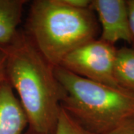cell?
I'll use <instances>...</instances> for the list:
<instances>
[{"label": "cell", "instance_id": "cell-9", "mask_svg": "<svg viewBox=\"0 0 134 134\" xmlns=\"http://www.w3.org/2000/svg\"><path fill=\"white\" fill-rule=\"evenodd\" d=\"M54 134H90L61 107Z\"/></svg>", "mask_w": 134, "mask_h": 134}, {"label": "cell", "instance_id": "cell-8", "mask_svg": "<svg viewBox=\"0 0 134 134\" xmlns=\"http://www.w3.org/2000/svg\"><path fill=\"white\" fill-rule=\"evenodd\" d=\"M114 75L120 88L134 94V48L117 49Z\"/></svg>", "mask_w": 134, "mask_h": 134}, {"label": "cell", "instance_id": "cell-12", "mask_svg": "<svg viewBox=\"0 0 134 134\" xmlns=\"http://www.w3.org/2000/svg\"><path fill=\"white\" fill-rule=\"evenodd\" d=\"M127 10H128V16H129L130 29L132 36V45L134 48V0H126Z\"/></svg>", "mask_w": 134, "mask_h": 134}, {"label": "cell", "instance_id": "cell-3", "mask_svg": "<svg viewBox=\"0 0 134 134\" xmlns=\"http://www.w3.org/2000/svg\"><path fill=\"white\" fill-rule=\"evenodd\" d=\"M54 74L64 90L61 107L90 134H104L134 116V94L77 75L60 66Z\"/></svg>", "mask_w": 134, "mask_h": 134}, {"label": "cell", "instance_id": "cell-4", "mask_svg": "<svg viewBox=\"0 0 134 134\" xmlns=\"http://www.w3.org/2000/svg\"><path fill=\"white\" fill-rule=\"evenodd\" d=\"M117 49L114 45L96 39L69 53L60 66L90 81L120 88L114 75Z\"/></svg>", "mask_w": 134, "mask_h": 134}, {"label": "cell", "instance_id": "cell-7", "mask_svg": "<svg viewBox=\"0 0 134 134\" xmlns=\"http://www.w3.org/2000/svg\"><path fill=\"white\" fill-rule=\"evenodd\" d=\"M26 0H0V46L10 43L19 29Z\"/></svg>", "mask_w": 134, "mask_h": 134}, {"label": "cell", "instance_id": "cell-2", "mask_svg": "<svg viewBox=\"0 0 134 134\" xmlns=\"http://www.w3.org/2000/svg\"><path fill=\"white\" fill-rule=\"evenodd\" d=\"M24 31L55 67L72 51L98 39L100 29L91 8H72L60 0H35L30 5Z\"/></svg>", "mask_w": 134, "mask_h": 134}, {"label": "cell", "instance_id": "cell-1", "mask_svg": "<svg viewBox=\"0 0 134 134\" xmlns=\"http://www.w3.org/2000/svg\"><path fill=\"white\" fill-rule=\"evenodd\" d=\"M0 48L5 56L7 80L28 117L29 132L54 134L64 96L54 66L24 30L19 29L14 40Z\"/></svg>", "mask_w": 134, "mask_h": 134}, {"label": "cell", "instance_id": "cell-5", "mask_svg": "<svg viewBox=\"0 0 134 134\" xmlns=\"http://www.w3.org/2000/svg\"><path fill=\"white\" fill-rule=\"evenodd\" d=\"M90 8L100 25V40L114 46L119 41L132 44L126 0H92Z\"/></svg>", "mask_w": 134, "mask_h": 134}, {"label": "cell", "instance_id": "cell-14", "mask_svg": "<svg viewBox=\"0 0 134 134\" xmlns=\"http://www.w3.org/2000/svg\"><path fill=\"white\" fill-rule=\"evenodd\" d=\"M27 134H43V133H31V132H29Z\"/></svg>", "mask_w": 134, "mask_h": 134}, {"label": "cell", "instance_id": "cell-13", "mask_svg": "<svg viewBox=\"0 0 134 134\" xmlns=\"http://www.w3.org/2000/svg\"><path fill=\"white\" fill-rule=\"evenodd\" d=\"M7 80L5 72V56L2 50L0 48V83Z\"/></svg>", "mask_w": 134, "mask_h": 134}, {"label": "cell", "instance_id": "cell-11", "mask_svg": "<svg viewBox=\"0 0 134 134\" xmlns=\"http://www.w3.org/2000/svg\"><path fill=\"white\" fill-rule=\"evenodd\" d=\"M63 5L72 8L87 9L91 8L92 0H60Z\"/></svg>", "mask_w": 134, "mask_h": 134}, {"label": "cell", "instance_id": "cell-10", "mask_svg": "<svg viewBox=\"0 0 134 134\" xmlns=\"http://www.w3.org/2000/svg\"><path fill=\"white\" fill-rule=\"evenodd\" d=\"M104 134H134V116L125 120L114 129Z\"/></svg>", "mask_w": 134, "mask_h": 134}, {"label": "cell", "instance_id": "cell-6", "mask_svg": "<svg viewBox=\"0 0 134 134\" xmlns=\"http://www.w3.org/2000/svg\"><path fill=\"white\" fill-rule=\"evenodd\" d=\"M29 120L8 80L0 83V134H23Z\"/></svg>", "mask_w": 134, "mask_h": 134}]
</instances>
